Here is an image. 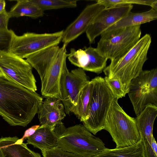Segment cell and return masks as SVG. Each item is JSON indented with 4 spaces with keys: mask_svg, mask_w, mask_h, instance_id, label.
I'll return each instance as SVG.
<instances>
[{
    "mask_svg": "<svg viewBox=\"0 0 157 157\" xmlns=\"http://www.w3.org/2000/svg\"><path fill=\"white\" fill-rule=\"evenodd\" d=\"M43 98L0 75V115L10 125L26 126L38 114Z\"/></svg>",
    "mask_w": 157,
    "mask_h": 157,
    "instance_id": "6da1fadb",
    "label": "cell"
},
{
    "mask_svg": "<svg viewBox=\"0 0 157 157\" xmlns=\"http://www.w3.org/2000/svg\"><path fill=\"white\" fill-rule=\"evenodd\" d=\"M66 45H58L45 48L33 53L25 58L32 68L37 71L41 81V93L46 98L60 99L59 81L64 68L67 67L68 56Z\"/></svg>",
    "mask_w": 157,
    "mask_h": 157,
    "instance_id": "7a4b0ae2",
    "label": "cell"
},
{
    "mask_svg": "<svg viewBox=\"0 0 157 157\" xmlns=\"http://www.w3.org/2000/svg\"><path fill=\"white\" fill-rule=\"evenodd\" d=\"M151 42L150 35L146 34L124 55L111 60L109 65L103 71L109 79H118L127 94L131 80L143 71Z\"/></svg>",
    "mask_w": 157,
    "mask_h": 157,
    "instance_id": "3957f363",
    "label": "cell"
},
{
    "mask_svg": "<svg viewBox=\"0 0 157 157\" xmlns=\"http://www.w3.org/2000/svg\"><path fill=\"white\" fill-rule=\"evenodd\" d=\"M54 131L57 147L81 157H92L107 148L99 138L81 124L67 128L63 123L56 126Z\"/></svg>",
    "mask_w": 157,
    "mask_h": 157,
    "instance_id": "277c9868",
    "label": "cell"
},
{
    "mask_svg": "<svg viewBox=\"0 0 157 157\" xmlns=\"http://www.w3.org/2000/svg\"><path fill=\"white\" fill-rule=\"evenodd\" d=\"M118 100L114 98L112 101L104 128L109 133L117 148L132 145L140 140L135 118L126 113Z\"/></svg>",
    "mask_w": 157,
    "mask_h": 157,
    "instance_id": "5b68a950",
    "label": "cell"
},
{
    "mask_svg": "<svg viewBox=\"0 0 157 157\" xmlns=\"http://www.w3.org/2000/svg\"><path fill=\"white\" fill-rule=\"evenodd\" d=\"M91 80L93 88L87 118L82 122L87 130L95 135L104 129L107 113L114 97L104 78L97 76Z\"/></svg>",
    "mask_w": 157,
    "mask_h": 157,
    "instance_id": "8992f818",
    "label": "cell"
},
{
    "mask_svg": "<svg viewBox=\"0 0 157 157\" xmlns=\"http://www.w3.org/2000/svg\"><path fill=\"white\" fill-rule=\"evenodd\" d=\"M140 26L136 25L103 32L96 48L97 52L111 60L121 57L140 38Z\"/></svg>",
    "mask_w": 157,
    "mask_h": 157,
    "instance_id": "52a82bcc",
    "label": "cell"
},
{
    "mask_svg": "<svg viewBox=\"0 0 157 157\" xmlns=\"http://www.w3.org/2000/svg\"><path fill=\"white\" fill-rule=\"evenodd\" d=\"M128 94L136 116L148 104L157 105V69L143 71L132 79Z\"/></svg>",
    "mask_w": 157,
    "mask_h": 157,
    "instance_id": "ba28073f",
    "label": "cell"
},
{
    "mask_svg": "<svg viewBox=\"0 0 157 157\" xmlns=\"http://www.w3.org/2000/svg\"><path fill=\"white\" fill-rule=\"evenodd\" d=\"M63 30L53 33L27 32L21 35L13 34L8 51L22 59L49 46L58 45Z\"/></svg>",
    "mask_w": 157,
    "mask_h": 157,
    "instance_id": "9c48e42d",
    "label": "cell"
},
{
    "mask_svg": "<svg viewBox=\"0 0 157 157\" xmlns=\"http://www.w3.org/2000/svg\"><path fill=\"white\" fill-rule=\"evenodd\" d=\"M32 67L25 59L8 51L0 52V70L18 84L32 90H37Z\"/></svg>",
    "mask_w": 157,
    "mask_h": 157,
    "instance_id": "30bf717a",
    "label": "cell"
},
{
    "mask_svg": "<svg viewBox=\"0 0 157 157\" xmlns=\"http://www.w3.org/2000/svg\"><path fill=\"white\" fill-rule=\"evenodd\" d=\"M89 81L82 69L78 68L70 71L67 67L64 68L60 77L59 86L60 100L66 114L69 115L76 106L80 91Z\"/></svg>",
    "mask_w": 157,
    "mask_h": 157,
    "instance_id": "8fae6325",
    "label": "cell"
},
{
    "mask_svg": "<svg viewBox=\"0 0 157 157\" xmlns=\"http://www.w3.org/2000/svg\"><path fill=\"white\" fill-rule=\"evenodd\" d=\"M132 4L104 8L97 15L86 32L90 44L108 28L131 11Z\"/></svg>",
    "mask_w": 157,
    "mask_h": 157,
    "instance_id": "7c38bea8",
    "label": "cell"
},
{
    "mask_svg": "<svg viewBox=\"0 0 157 157\" xmlns=\"http://www.w3.org/2000/svg\"><path fill=\"white\" fill-rule=\"evenodd\" d=\"M104 8L96 2L87 6L77 18L63 31L62 41L67 45L86 31L95 18Z\"/></svg>",
    "mask_w": 157,
    "mask_h": 157,
    "instance_id": "4fadbf2b",
    "label": "cell"
},
{
    "mask_svg": "<svg viewBox=\"0 0 157 157\" xmlns=\"http://www.w3.org/2000/svg\"><path fill=\"white\" fill-rule=\"evenodd\" d=\"M157 115V105L149 104L135 118L145 154H149L153 151L151 142L153 127Z\"/></svg>",
    "mask_w": 157,
    "mask_h": 157,
    "instance_id": "5bb4252c",
    "label": "cell"
},
{
    "mask_svg": "<svg viewBox=\"0 0 157 157\" xmlns=\"http://www.w3.org/2000/svg\"><path fill=\"white\" fill-rule=\"evenodd\" d=\"M38 118L41 125L55 127L63 123L66 116L65 108L61 100L54 98H46L39 109Z\"/></svg>",
    "mask_w": 157,
    "mask_h": 157,
    "instance_id": "9a60e30c",
    "label": "cell"
},
{
    "mask_svg": "<svg viewBox=\"0 0 157 157\" xmlns=\"http://www.w3.org/2000/svg\"><path fill=\"white\" fill-rule=\"evenodd\" d=\"M23 141L16 136L0 138L1 157H41L40 154L31 150Z\"/></svg>",
    "mask_w": 157,
    "mask_h": 157,
    "instance_id": "2e32d148",
    "label": "cell"
},
{
    "mask_svg": "<svg viewBox=\"0 0 157 157\" xmlns=\"http://www.w3.org/2000/svg\"><path fill=\"white\" fill-rule=\"evenodd\" d=\"M54 128L48 125H40L33 134L27 138L26 144H31L40 150L57 147V140Z\"/></svg>",
    "mask_w": 157,
    "mask_h": 157,
    "instance_id": "e0dca14e",
    "label": "cell"
},
{
    "mask_svg": "<svg viewBox=\"0 0 157 157\" xmlns=\"http://www.w3.org/2000/svg\"><path fill=\"white\" fill-rule=\"evenodd\" d=\"M157 19V11L151 8L141 13H134L130 12L108 28L104 32L129 27L147 22Z\"/></svg>",
    "mask_w": 157,
    "mask_h": 157,
    "instance_id": "ac0fdd59",
    "label": "cell"
},
{
    "mask_svg": "<svg viewBox=\"0 0 157 157\" xmlns=\"http://www.w3.org/2000/svg\"><path fill=\"white\" fill-rule=\"evenodd\" d=\"M92 157H145L141 140L132 145L114 149L106 148Z\"/></svg>",
    "mask_w": 157,
    "mask_h": 157,
    "instance_id": "d6986e66",
    "label": "cell"
},
{
    "mask_svg": "<svg viewBox=\"0 0 157 157\" xmlns=\"http://www.w3.org/2000/svg\"><path fill=\"white\" fill-rule=\"evenodd\" d=\"M8 14L10 18L26 16L33 18L43 16L44 11L30 0H17Z\"/></svg>",
    "mask_w": 157,
    "mask_h": 157,
    "instance_id": "ffe728a7",
    "label": "cell"
},
{
    "mask_svg": "<svg viewBox=\"0 0 157 157\" xmlns=\"http://www.w3.org/2000/svg\"><path fill=\"white\" fill-rule=\"evenodd\" d=\"M93 88L91 80L87 83L80 91L77 105L72 110L73 113L81 122L87 118V114Z\"/></svg>",
    "mask_w": 157,
    "mask_h": 157,
    "instance_id": "44dd1931",
    "label": "cell"
},
{
    "mask_svg": "<svg viewBox=\"0 0 157 157\" xmlns=\"http://www.w3.org/2000/svg\"><path fill=\"white\" fill-rule=\"evenodd\" d=\"M84 50L88 56V61L83 70L97 74L101 73L106 67L108 59L100 54L95 48L85 47Z\"/></svg>",
    "mask_w": 157,
    "mask_h": 157,
    "instance_id": "7402d4cb",
    "label": "cell"
},
{
    "mask_svg": "<svg viewBox=\"0 0 157 157\" xmlns=\"http://www.w3.org/2000/svg\"><path fill=\"white\" fill-rule=\"evenodd\" d=\"M44 11L62 8H75L77 6L76 0H30Z\"/></svg>",
    "mask_w": 157,
    "mask_h": 157,
    "instance_id": "603a6c76",
    "label": "cell"
},
{
    "mask_svg": "<svg viewBox=\"0 0 157 157\" xmlns=\"http://www.w3.org/2000/svg\"><path fill=\"white\" fill-rule=\"evenodd\" d=\"M96 1L102 5L105 8L135 4L150 6L153 9L156 8L157 6V0H99Z\"/></svg>",
    "mask_w": 157,
    "mask_h": 157,
    "instance_id": "cb8c5ba5",
    "label": "cell"
},
{
    "mask_svg": "<svg viewBox=\"0 0 157 157\" xmlns=\"http://www.w3.org/2000/svg\"><path fill=\"white\" fill-rule=\"evenodd\" d=\"M67 58L72 64L83 69L88 61V57L86 53L84 50L81 49L76 50L74 48H71Z\"/></svg>",
    "mask_w": 157,
    "mask_h": 157,
    "instance_id": "d4e9b609",
    "label": "cell"
},
{
    "mask_svg": "<svg viewBox=\"0 0 157 157\" xmlns=\"http://www.w3.org/2000/svg\"><path fill=\"white\" fill-rule=\"evenodd\" d=\"M104 79L106 84L110 90L114 98L118 100L125 97L127 94L118 79L109 80L106 76L105 77Z\"/></svg>",
    "mask_w": 157,
    "mask_h": 157,
    "instance_id": "484cf974",
    "label": "cell"
},
{
    "mask_svg": "<svg viewBox=\"0 0 157 157\" xmlns=\"http://www.w3.org/2000/svg\"><path fill=\"white\" fill-rule=\"evenodd\" d=\"M43 157H81L56 147L41 150Z\"/></svg>",
    "mask_w": 157,
    "mask_h": 157,
    "instance_id": "4316f807",
    "label": "cell"
},
{
    "mask_svg": "<svg viewBox=\"0 0 157 157\" xmlns=\"http://www.w3.org/2000/svg\"><path fill=\"white\" fill-rule=\"evenodd\" d=\"M14 33L11 29L0 30V52L8 51Z\"/></svg>",
    "mask_w": 157,
    "mask_h": 157,
    "instance_id": "83f0119b",
    "label": "cell"
},
{
    "mask_svg": "<svg viewBox=\"0 0 157 157\" xmlns=\"http://www.w3.org/2000/svg\"><path fill=\"white\" fill-rule=\"evenodd\" d=\"M10 18L8 12L6 11L0 13V30L8 29V25Z\"/></svg>",
    "mask_w": 157,
    "mask_h": 157,
    "instance_id": "f1b7e54d",
    "label": "cell"
},
{
    "mask_svg": "<svg viewBox=\"0 0 157 157\" xmlns=\"http://www.w3.org/2000/svg\"><path fill=\"white\" fill-rule=\"evenodd\" d=\"M40 126L39 125H34L26 130L25 132L24 136L21 139L23 140L32 135Z\"/></svg>",
    "mask_w": 157,
    "mask_h": 157,
    "instance_id": "f546056e",
    "label": "cell"
},
{
    "mask_svg": "<svg viewBox=\"0 0 157 157\" xmlns=\"http://www.w3.org/2000/svg\"><path fill=\"white\" fill-rule=\"evenodd\" d=\"M6 2L4 0H0V13L5 11Z\"/></svg>",
    "mask_w": 157,
    "mask_h": 157,
    "instance_id": "4dcf8cb0",
    "label": "cell"
},
{
    "mask_svg": "<svg viewBox=\"0 0 157 157\" xmlns=\"http://www.w3.org/2000/svg\"><path fill=\"white\" fill-rule=\"evenodd\" d=\"M3 73L2 72V71H1V70H0V75L3 74Z\"/></svg>",
    "mask_w": 157,
    "mask_h": 157,
    "instance_id": "1f68e13d",
    "label": "cell"
},
{
    "mask_svg": "<svg viewBox=\"0 0 157 157\" xmlns=\"http://www.w3.org/2000/svg\"><path fill=\"white\" fill-rule=\"evenodd\" d=\"M0 157H1V154H0Z\"/></svg>",
    "mask_w": 157,
    "mask_h": 157,
    "instance_id": "d6a6232c",
    "label": "cell"
}]
</instances>
